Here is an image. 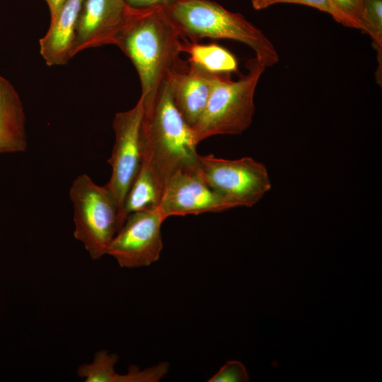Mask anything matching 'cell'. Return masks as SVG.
<instances>
[{
	"label": "cell",
	"instance_id": "ac0fdd59",
	"mask_svg": "<svg viewBox=\"0 0 382 382\" xmlns=\"http://www.w3.org/2000/svg\"><path fill=\"white\" fill-rule=\"evenodd\" d=\"M364 23L377 52L378 67L376 74L378 83H381L382 59V0H364Z\"/></svg>",
	"mask_w": 382,
	"mask_h": 382
},
{
	"label": "cell",
	"instance_id": "277c9868",
	"mask_svg": "<svg viewBox=\"0 0 382 382\" xmlns=\"http://www.w3.org/2000/svg\"><path fill=\"white\" fill-rule=\"evenodd\" d=\"M247 73L238 80L215 75L206 108L192 127L195 142L215 135L238 134L252 123L254 96L265 67L255 58L246 64Z\"/></svg>",
	"mask_w": 382,
	"mask_h": 382
},
{
	"label": "cell",
	"instance_id": "ba28073f",
	"mask_svg": "<svg viewBox=\"0 0 382 382\" xmlns=\"http://www.w3.org/2000/svg\"><path fill=\"white\" fill-rule=\"evenodd\" d=\"M165 220L159 208L130 213L109 245L107 255L113 257L122 268L153 264L163 250L161 229Z\"/></svg>",
	"mask_w": 382,
	"mask_h": 382
},
{
	"label": "cell",
	"instance_id": "8992f818",
	"mask_svg": "<svg viewBox=\"0 0 382 382\" xmlns=\"http://www.w3.org/2000/svg\"><path fill=\"white\" fill-rule=\"evenodd\" d=\"M197 170L217 194L236 207H251L271 189L267 168L251 157L228 160L198 156Z\"/></svg>",
	"mask_w": 382,
	"mask_h": 382
},
{
	"label": "cell",
	"instance_id": "9c48e42d",
	"mask_svg": "<svg viewBox=\"0 0 382 382\" xmlns=\"http://www.w3.org/2000/svg\"><path fill=\"white\" fill-rule=\"evenodd\" d=\"M147 10L132 8L125 0H83L75 28L71 57L86 49L114 45L122 30Z\"/></svg>",
	"mask_w": 382,
	"mask_h": 382
},
{
	"label": "cell",
	"instance_id": "e0dca14e",
	"mask_svg": "<svg viewBox=\"0 0 382 382\" xmlns=\"http://www.w3.org/2000/svg\"><path fill=\"white\" fill-rule=\"evenodd\" d=\"M255 10H262L281 3L308 6L330 14L335 21L346 27L356 28L365 33L363 25L341 10L332 0H251Z\"/></svg>",
	"mask_w": 382,
	"mask_h": 382
},
{
	"label": "cell",
	"instance_id": "9a60e30c",
	"mask_svg": "<svg viewBox=\"0 0 382 382\" xmlns=\"http://www.w3.org/2000/svg\"><path fill=\"white\" fill-rule=\"evenodd\" d=\"M163 191V185L161 180L149 168L141 165L126 196L125 215L158 209Z\"/></svg>",
	"mask_w": 382,
	"mask_h": 382
},
{
	"label": "cell",
	"instance_id": "5bb4252c",
	"mask_svg": "<svg viewBox=\"0 0 382 382\" xmlns=\"http://www.w3.org/2000/svg\"><path fill=\"white\" fill-rule=\"evenodd\" d=\"M181 52L188 55L189 64L212 74L231 76L238 73V63L235 55L217 44H199L184 40Z\"/></svg>",
	"mask_w": 382,
	"mask_h": 382
},
{
	"label": "cell",
	"instance_id": "44dd1931",
	"mask_svg": "<svg viewBox=\"0 0 382 382\" xmlns=\"http://www.w3.org/2000/svg\"><path fill=\"white\" fill-rule=\"evenodd\" d=\"M127 4L135 9H151L166 7L178 0H125Z\"/></svg>",
	"mask_w": 382,
	"mask_h": 382
},
{
	"label": "cell",
	"instance_id": "7402d4cb",
	"mask_svg": "<svg viewBox=\"0 0 382 382\" xmlns=\"http://www.w3.org/2000/svg\"><path fill=\"white\" fill-rule=\"evenodd\" d=\"M64 1L65 0H45L48 6L51 18L55 16Z\"/></svg>",
	"mask_w": 382,
	"mask_h": 382
},
{
	"label": "cell",
	"instance_id": "7c38bea8",
	"mask_svg": "<svg viewBox=\"0 0 382 382\" xmlns=\"http://www.w3.org/2000/svg\"><path fill=\"white\" fill-rule=\"evenodd\" d=\"M83 1L65 0L51 18L49 29L39 41L40 52L47 65H64L72 58L74 32Z\"/></svg>",
	"mask_w": 382,
	"mask_h": 382
},
{
	"label": "cell",
	"instance_id": "5b68a950",
	"mask_svg": "<svg viewBox=\"0 0 382 382\" xmlns=\"http://www.w3.org/2000/svg\"><path fill=\"white\" fill-rule=\"evenodd\" d=\"M69 198L74 207V238L92 259L98 260L107 255L127 217L105 185L96 184L87 174L74 180Z\"/></svg>",
	"mask_w": 382,
	"mask_h": 382
},
{
	"label": "cell",
	"instance_id": "8fae6325",
	"mask_svg": "<svg viewBox=\"0 0 382 382\" xmlns=\"http://www.w3.org/2000/svg\"><path fill=\"white\" fill-rule=\"evenodd\" d=\"M176 69L171 75L175 105L185 121L192 127L204 110L215 75L190 65Z\"/></svg>",
	"mask_w": 382,
	"mask_h": 382
},
{
	"label": "cell",
	"instance_id": "7a4b0ae2",
	"mask_svg": "<svg viewBox=\"0 0 382 382\" xmlns=\"http://www.w3.org/2000/svg\"><path fill=\"white\" fill-rule=\"evenodd\" d=\"M180 35L163 8L149 9L129 23L114 45L138 73L143 105L151 104L164 82L179 67Z\"/></svg>",
	"mask_w": 382,
	"mask_h": 382
},
{
	"label": "cell",
	"instance_id": "d6986e66",
	"mask_svg": "<svg viewBox=\"0 0 382 382\" xmlns=\"http://www.w3.org/2000/svg\"><path fill=\"white\" fill-rule=\"evenodd\" d=\"M249 375L244 364L238 360L227 361L209 382H247Z\"/></svg>",
	"mask_w": 382,
	"mask_h": 382
},
{
	"label": "cell",
	"instance_id": "52a82bcc",
	"mask_svg": "<svg viewBox=\"0 0 382 382\" xmlns=\"http://www.w3.org/2000/svg\"><path fill=\"white\" fill-rule=\"evenodd\" d=\"M142 114L143 104L139 98L132 108L117 112L112 121L115 143L108 161L112 171L105 186L125 215L126 196L141 162L139 129Z\"/></svg>",
	"mask_w": 382,
	"mask_h": 382
},
{
	"label": "cell",
	"instance_id": "ffe728a7",
	"mask_svg": "<svg viewBox=\"0 0 382 382\" xmlns=\"http://www.w3.org/2000/svg\"><path fill=\"white\" fill-rule=\"evenodd\" d=\"M332 1L345 13L360 23L367 34V29L364 23L363 4L364 0H332Z\"/></svg>",
	"mask_w": 382,
	"mask_h": 382
},
{
	"label": "cell",
	"instance_id": "3957f363",
	"mask_svg": "<svg viewBox=\"0 0 382 382\" xmlns=\"http://www.w3.org/2000/svg\"><path fill=\"white\" fill-rule=\"evenodd\" d=\"M163 9L181 37L226 39L250 47L265 68L279 62L277 51L264 33L242 15L210 0H178Z\"/></svg>",
	"mask_w": 382,
	"mask_h": 382
},
{
	"label": "cell",
	"instance_id": "4fadbf2b",
	"mask_svg": "<svg viewBox=\"0 0 382 382\" xmlns=\"http://www.w3.org/2000/svg\"><path fill=\"white\" fill-rule=\"evenodd\" d=\"M27 146L26 118L20 96L0 75V154L23 152Z\"/></svg>",
	"mask_w": 382,
	"mask_h": 382
},
{
	"label": "cell",
	"instance_id": "30bf717a",
	"mask_svg": "<svg viewBox=\"0 0 382 382\" xmlns=\"http://www.w3.org/2000/svg\"><path fill=\"white\" fill-rule=\"evenodd\" d=\"M235 208L202 179L197 167L175 172L165 183L159 210L165 219L173 216L220 212Z\"/></svg>",
	"mask_w": 382,
	"mask_h": 382
},
{
	"label": "cell",
	"instance_id": "6da1fadb",
	"mask_svg": "<svg viewBox=\"0 0 382 382\" xmlns=\"http://www.w3.org/2000/svg\"><path fill=\"white\" fill-rule=\"evenodd\" d=\"M171 75L154 101L143 105L139 129L141 165L156 175L163 188L178 170L197 167L199 156L192 127L175 105Z\"/></svg>",
	"mask_w": 382,
	"mask_h": 382
},
{
	"label": "cell",
	"instance_id": "2e32d148",
	"mask_svg": "<svg viewBox=\"0 0 382 382\" xmlns=\"http://www.w3.org/2000/svg\"><path fill=\"white\" fill-rule=\"evenodd\" d=\"M117 361V354L100 350L95 354L92 362L79 366L77 374L86 382H118L120 374L115 369Z\"/></svg>",
	"mask_w": 382,
	"mask_h": 382
}]
</instances>
